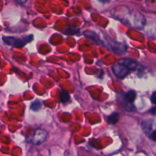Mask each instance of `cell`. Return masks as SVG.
Instances as JSON below:
<instances>
[{
	"mask_svg": "<svg viewBox=\"0 0 156 156\" xmlns=\"http://www.w3.org/2000/svg\"><path fill=\"white\" fill-rule=\"evenodd\" d=\"M3 41L5 44L12 46L13 47H22L33 40V35L24 37L21 38L14 37H3Z\"/></svg>",
	"mask_w": 156,
	"mask_h": 156,
	"instance_id": "1",
	"label": "cell"
},
{
	"mask_svg": "<svg viewBox=\"0 0 156 156\" xmlns=\"http://www.w3.org/2000/svg\"><path fill=\"white\" fill-rule=\"evenodd\" d=\"M112 70L114 72V74L117 78H119V79H123V78H125L129 74V72L131 71L126 66L119 63V62H117L116 65L113 66Z\"/></svg>",
	"mask_w": 156,
	"mask_h": 156,
	"instance_id": "2",
	"label": "cell"
},
{
	"mask_svg": "<svg viewBox=\"0 0 156 156\" xmlns=\"http://www.w3.org/2000/svg\"><path fill=\"white\" fill-rule=\"evenodd\" d=\"M48 133L46 130L42 129H39L34 133L33 136H32L31 140H30V143H33L34 145H41L45 140H47Z\"/></svg>",
	"mask_w": 156,
	"mask_h": 156,
	"instance_id": "3",
	"label": "cell"
},
{
	"mask_svg": "<svg viewBox=\"0 0 156 156\" xmlns=\"http://www.w3.org/2000/svg\"><path fill=\"white\" fill-rule=\"evenodd\" d=\"M111 40L108 41V46L113 52H115V53H117L118 54H120V53H123L126 50V46L124 45L123 44H121V43H117L116 41H110Z\"/></svg>",
	"mask_w": 156,
	"mask_h": 156,
	"instance_id": "4",
	"label": "cell"
},
{
	"mask_svg": "<svg viewBox=\"0 0 156 156\" xmlns=\"http://www.w3.org/2000/svg\"><path fill=\"white\" fill-rule=\"evenodd\" d=\"M118 62L119 63L126 66L128 67L131 71H132V70L136 69L137 67L140 66L136 61H135L134 59H128V58H123V59H121L120 60L118 61Z\"/></svg>",
	"mask_w": 156,
	"mask_h": 156,
	"instance_id": "5",
	"label": "cell"
},
{
	"mask_svg": "<svg viewBox=\"0 0 156 156\" xmlns=\"http://www.w3.org/2000/svg\"><path fill=\"white\" fill-rule=\"evenodd\" d=\"M84 34L88 39L91 40L94 43L97 44H103L101 40L100 39L98 35L95 33L94 31H92V30H86V31L84 32Z\"/></svg>",
	"mask_w": 156,
	"mask_h": 156,
	"instance_id": "6",
	"label": "cell"
},
{
	"mask_svg": "<svg viewBox=\"0 0 156 156\" xmlns=\"http://www.w3.org/2000/svg\"><path fill=\"white\" fill-rule=\"evenodd\" d=\"M136 93L134 91H129L125 95V101L126 104H132L136 99Z\"/></svg>",
	"mask_w": 156,
	"mask_h": 156,
	"instance_id": "7",
	"label": "cell"
},
{
	"mask_svg": "<svg viewBox=\"0 0 156 156\" xmlns=\"http://www.w3.org/2000/svg\"><path fill=\"white\" fill-rule=\"evenodd\" d=\"M108 122L111 124H115L116 123H117L119 120V114L118 113H113L111 115H110L109 117L107 118Z\"/></svg>",
	"mask_w": 156,
	"mask_h": 156,
	"instance_id": "8",
	"label": "cell"
},
{
	"mask_svg": "<svg viewBox=\"0 0 156 156\" xmlns=\"http://www.w3.org/2000/svg\"><path fill=\"white\" fill-rule=\"evenodd\" d=\"M41 107H42V103H41V101L37 100L34 101V102H32V104L30 105V109L34 111H39L41 108Z\"/></svg>",
	"mask_w": 156,
	"mask_h": 156,
	"instance_id": "9",
	"label": "cell"
},
{
	"mask_svg": "<svg viewBox=\"0 0 156 156\" xmlns=\"http://www.w3.org/2000/svg\"><path fill=\"white\" fill-rule=\"evenodd\" d=\"M70 98V96L69 92H67L66 91H62L60 94V100L62 103H66V102L68 101Z\"/></svg>",
	"mask_w": 156,
	"mask_h": 156,
	"instance_id": "10",
	"label": "cell"
},
{
	"mask_svg": "<svg viewBox=\"0 0 156 156\" xmlns=\"http://www.w3.org/2000/svg\"><path fill=\"white\" fill-rule=\"evenodd\" d=\"M79 30L78 28H75V27H67L65 33L67 34H79Z\"/></svg>",
	"mask_w": 156,
	"mask_h": 156,
	"instance_id": "11",
	"label": "cell"
},
{
	"mask_svg": "<svg viewBox=\"0 0 156 156\" xmlns=\"http://www.w3.org/2000/svg\"><path fill=\"white\" fill-rule=\"evenodd\" d=\"M151 101L153 104H156V91L153 92V94H152V97H151Z\"/></svg>",
	"mask_w": 156,
	"mask_h": 156,
	"instance_id": "12",
	"label": "cell"
},
{
	"mask_svg": "<svg viewBox=\"0 0 156 156\" xmlns=\"http://www.w3.org/2000/svg\"><path fill=\"white\" fill-rule=\"evenodd\" d=\"M150 137H151V139H152V140H154V141H156V130H155L154 132L152 133Z\"/></svg>",
	"mask_w": 156,
	"mask_h": 156,
	"instance_id": "13",
	"label": "cell"
},
{
	"mask_svg": "<svg viewBox=\"0 0 156 156\" xmlns=\"http://www.w3.org/2000/svg\"><path fill=\"white\" fill-rule=\"evenodd\" d=\"M151 113H152L153 115H156V107L155 108H153L152 110H151Z\"/></svg>",
	"mask_w": 156,
	"mask_h": 156,
	"instance_id": "14",
	"label": "cell"
},
{
	"mask_svg": "<svg viewBox=\"0 0 156 156\" xmlns=\"http://www.w3.org/2000/svg\"><path fill=\"white\" fill-rule=\"evenodd\" d=\"M98 1L101 2H102V3H107V2H108L110 0H98Z\"/></svg>",
	"mask_w": 156,
	"mask_h": 156,
	"instance_id": "15",
	"label": "cell"
}]
</instances>
